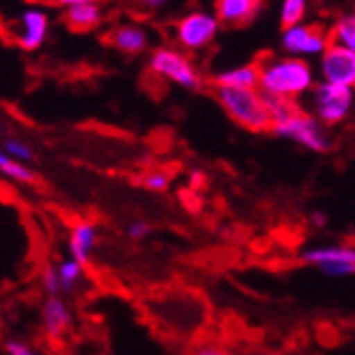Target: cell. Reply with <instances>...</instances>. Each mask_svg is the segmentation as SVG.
Segmentation results:
<instances>
[{
  "label": "cell",
  "instance_id": "obj_9",
  "mask_svg": "<svg viewBox=\"0 0 355 355\" xmlns=\"http://www.w3.org/2000/svg\"><path fill=\"white\" fill-rule=\"evenodd\" d=\"M300 260L313 268H319L328 277L355 275V247L351 245H317L300 253Z\"/></svg>",
  "mask_w": 355,
  "mask_h": 355
},
{
  "label": "cell",
  "instance_id": "obj_12",
  "mask_svg": "<svg viewBox=\"0 0 355 355\" xmlns=\"http://www.w3.org/2000/svg\"><path fill=\"white\" fill-rule=\"evenodd\" d=\"M107 41L113 49H117L123 55H141L149 47V32L141 24L125 21L109 30Z\"/></svg>",
  "mask_w": 355,
  "mask_h": 355
},
{
  "label": "cell",
  "instance_id": "obj_10",
  "mask_svg": "<svg viewBox=\"0 0 355 355\" xmlns=\"http://www.w3.org/2000/svg\"><path fill=\"white\" fill-rule=\"evenodd\" d=\"M319 77L326 83L355 87V53L343 45L330 43L319 58Z\"/></svg>",
  "mask_w": 355,
  "mask_h": 355
},
{
  "label": "cell",
  "instance_id": "obj_22",
  "mask_svg": "<svg viewBox=\"0 0 355 355\" xmlns=\"http://www.w3.org/2000/svg\"><path fill=\"white\" fill-rule=\"evenodd\" d=\"M3 153L11 155L13 159H19V162H30V159H35V147L15 135L7 137L3 141Z\"/></svg>",
  "mask_w": 355,
  "mask_h": 355
},
{
  "label": "cell",
  "instance_id": "obj_5",
  "mask_svg": "<svg viewBox=\"0 0 355 355\" xmlns=\"http://www.w3.org/2000/svg\"><path fill=\"white\" fill-rule=\"evenodd\" d=\"M270 132L277 135L279 139L292 141L313 153H326L332 147V137L328 132V125L321 123L313 113L298 111L289 119L275 123Z\"/></svg>",
  "mask_w": 355,
  "mask_h": 355
},
{
  "label": "cell",
  "instance_id": "obj_25",
  "mask_svg": "<svg viewBox=\"0 0 355 355\" xmlns=\"http://www.w3.org/2000/svg\"><path fill=\"white\" fill-rule=\"evenodd\" d=\"M5 349H7V355H45V353L37 351L35 347H30L21 340H9L5 345Z\"/></svg>",
  "mask_w": 355,
  "mask_h": 355
},
{
  "label": "cell",
  "instance_id": "obj_15",
  "mask_svg": "<svg viewBox=\"0 0 355 355\" xmlns=\"http://www.w3.org/2000/svg\"><path fill=\"white\" fill-rule=\"evenodd\" d=\"M64 24L75 32H89L98 28L105 19V9L101 3H83L71 9H64Z\"/></svg>",
  "mask_w": 355,
  "mask_h": 355
},
{
  "label": "cell",
  "instance_id": "obj_27",
  "mask_svg": "<svg viewBox=\"0 0 355 355\" xmlns=\"http://www.w3.org/2000/svg\"><path fill=\"white\" fill-rule=\"evenodd\" d=\"M41 3L49 5V7H58V9H71L83 3H101V0H41Z\"/></svg>",
  "mask_w": 355,
  "mask_h": 355
},
{
  "label": "cell",
  "instance_id": "obj_4",
  "mask_svg": "<svg viewBox=\"0 0 355 355\" xmlns=\"http://www.w3.org/2000/svg\"><path fill=\"white\" fill-rule=\"evenodd\" d=\"M223 24L215 15V11L196 9L181 15L173 24V41L187 53H196L213 45Z\"/></svg>",
  "mask_w": 355,
  "mask_h": 355
},
{
  "label": "cell",
  "instance_id": "obj_18",
  "mask_svg": "<svg viewBox=\"0 0 355 355\" xmlns=\"http://www.w3.org/2000/svg\"><path fill=\"white\" fill-rule=\"evenodd\" d=\"M0 173L11 183L19 185H30L37 181V175L28 166V162H19V159H13L7 153H0Z\"/></svg>",
  "mask_w": 355,
  "mask_h": 355
},
{
  "label": "cell",
  "instance_id": "obj_30",
  "mask_svg": "<svg viewBox=\"0 0 355 355\" xmlns=\"http://www.w3.org/2000/svg\"><path fill=\"white\" fill-rule=\"evenodd\" d=\"M313 219H315V221H313L315 225H326V215L315 213V215H313Z\"/></svg>",
  "mask_w": 355,
  "mask_h": 355
},
{
  "label": "cell",
  "instance_id": "obj_3",
  "mask_svg": "<svg viewBox=\"0 0 355 355\" xmlns=\"http://www.w3.org/2000/svg\"><path fill=\"white\" fill-rule=\"evenodd\" d=\"M147 69L153 77L162 81H171L183 89L193 92L202 87V75L198 67L193 64L189 53L183 51L181 47L164 45V47L153 49L147 60Z\"/></svg>",
  "mask_w": 355,
  "mask_h": 355
},
{
  "label": "cell",
  "instance_id": "obj_19",
  "mask_svg": "<svg viewBox=\"0 0 355 355\" xmlns=\"http://www.w3.org/2000/svg\"><path fill=\"white\" fill-rule=\"evenodd\" d=\"M330 39L336 45H343L355 53V13H347L338 17L330 30Z\"/></svg>",
  "mask_w": 355,
  "mask_h": 355
},
{
  "label": "cell",
  "instance_id": "obj_6",
  "mask_svg": "<svg viewBox=\"0 0 355 355\" xmlns=\"http://www.w3.org/2000/svg\"><path fill=\"white\" fill-rule=\"evenodd\" d=\"M355 105V89L319 81L311 92V111L324 125L343 123Z\"/></svg>",
  "mask_w": 355,
  "mask_h": 355
},
{
  "label": "cell",
  "instance_id": "obj_11",
  "mask_svg": "<svg viewBox=\"0 0 355 355\" xmlns=\"http://www.w3.org/2000/svg\"><path fill=\"white\" fill-rule=\"evenodd\" d=\"M213 11L223 26L241 28L260 17L264 11V0H215Z\"/></svg>",
  "mask_w": 355,
  "mask_h": 355
},
{
  "label": "cell",
  "instance_id": "obj_16",
  "mask_svg": "<svg viewBox=\"0 0 355 355\" xmlns=\"http://www.w3.org/2000/svg\"><path fill=\"white\" fill-rule=\"evenodd\" d=\"M215 85L241 87V89H260V62L241 64V67L225 69L215 77Z\"/></svg>",
  "mask_w": 355,
  "mask_h": 355
},
{
  "label": "cell",
  "instance_id": "obj_14",
  "mask_svg": "<svg viewBox=\"0 0 355 355\" xmlns=\"http://www.w3.org/2000/svg\"><path fill=\"white\" fill-rule=\"evenodd\" d=\"M96 243H98V228H96V223L77 221L71 228L69 251H71V257H75V260H79L81 264H85V266L89 264Z\"/></svg>",
  "mask_w": 355,
  "mask_h": 355
},
{
  "label": "cell",
  "instance_id": "obj_26",
  "mask_svg": "<svg viewBox=\"0 0 355 355\" xmlns=\"http://www.w3.org/2000/svg\"><path fill=\"white\" fill-rule=\"evenodd\" d=\"M149 232H151V225L145 221H135V223L128 225V236H130L132 241H143V239H147Z\"/></svg>",
  "mask_w": 355,
  "mask_h": 355
},
{
  "label": "cell",
  "instance_id": "obj_20",
  "mask_svg": "<svg viewBox=\"0 0 355 355\" xmlns=\"http://www.w3.org/2000/svg\"><path fill=\"white\" fill-rule=\"evenodd\" d=\"M309 13V0H281V9H279V21L281 28H289L302 24Z\"/></svg>",
  "mask_w": 355,
  "mask_h": 355
},
{
  "label": "cell",
  "instance_id": "obj_2",
  "mask_svg": "<svg viewBox=\"0 0 355 355\" xmlns=\"http://www.w3.org/2000/svg\"><path fill=\"white\" fill-rule=\"evenodd\" d=\"M215 101L236 125L249 132L272 130V119L264 103L262 89H241L215 85Z\"/></svg>",
  "mask_w": 355,
  "mask_h": 355
},
{
  "label": "cell",
  "instance_id": "obj_1",
  "mask_svg": "<svg viewBox=\"0 0 355 355\" xmlns=\"http://www.w3.org/2000/svg\"><path fill=\"white\" fill-rule=\"evenodd\" d=\"M315 69L304 58L268 55L260 60V89L281 98L298 101L315 87Z\"/></svg>",
  "mask_w": 355,
  "mask_h": 355
},
{
  "label": "cell",
  "instance_id": "obj_23",
  "mask_svg": "<svg viewBox=\"0 0 355 355\" xmlns=\"http://www.w3.org/2000/svg\"><path fill=\"white\" fill-rule=\"evenodd\" d=\"M143 187L155 193H162L171 187V175L162 168H153L143 177Z\"/></svg>",
  "mask_w": 355,
  "mask_h": 355
},
{
  "label": "cell",
  "instance_id": "obj_13",
  "mask_svg": "<svg viewBox=\"0 0 355 355\" xmlns=\"http://www.w3.org/2000/svg\"><path fill=\"white\" fill-rule=\"evenodd\" d=\"M41 324L47 336L62 338L73 326V311L60 296H47L41 306Z\"/></svg>",
  "mask_w": 355,
  "mask_h": 355
},
{
  "label": "cell",
  "instance_id": "obj_8",
  "mask_svg": "<svg viewBox=\"0 0 355 355\" xmlns=\"http://www.w3.org/2000/svg\"><path fill=\"white\" fill-rule=\"evenodd\" d=\"M330 30L315 26V24H296L283 28L281 32V49L287 55L296 58H321L324 51L330 47Z\"/></svg>",
  "mask_w": 355,
  "mask_h": 355
},
{
  "label": "cell",
  "instance_id": "obj_17",
  "mask_svg": "<svg viewBox=\"0 0 355 355\" xmlns=\"http://www.w3.org/2000/svg\"><path fill=\"white\" fill-rule=\"evenodd\" d=\"M55 270L62 283V292H75L85 279V264H81L75 257H64V260H60L55 264Z\"/></svg>",
  "mask_w": 355,
  "mask_h": 355
},
{
  "label": "cell",
  "instance_id": "obj_7",
  "mask_svg": "<svg viewBox=\"0 0 355 355\" xmlns=\"http://www.w3.org/2000/svg\"><path fill=\"white\" fill-rule=\"evenodd\" d=\"M49 28H51L49 11L41 5H30L11 24L9 37L11 43L21 51H37L45 45L49 37Z\"/></svg>",
  "mask_w": 355,
  "mask_h": 355
},
{
  "label": "cell",
  "instance_id": "obj_24",
  "mask_svg": "<svg viewBox=\"0 0 355 355\" xmlns=\"http://www.w3.org/2000/svg\"><path fill=\"white\" fill-rule=\"evenodd\" d=\"M41 285H43L47 296H60L62 294V283H60L55 266H45V270L41 272Z\"/></svg>",
  "mask_w": 355,
  "mask_h": 355
},
{
  "label": "cell",
  "instance_id": "obj_31",
  "mask_svg": "<svg viewBox=\"0 0 355 355\" xmlns=\"http://www.w3.org/2000/svg\"><path fill=\"white\" fill-rule=\"evenodd\" d=\"M353 89H355V87H353Z\"/></svg>",
  "mask_w": 355,
  "mask_h": 355
},
{
  "label": "cell",
  "instance_id": "obj_28",
  "mask_svg": "<svg viewBox=\"0 0 355 355\" xmlns=\"http://www.w3.org/2000/svg\"><path fill=\"white\" fill-rule=\"evenodd\" d=\"M168 3L171 0H141V7L145 11H159V9H164Z\"/></svg>",
  "mask_w": 355,
  "mask_h": 355
},
{
  "label": "cell",
  "instance_id": "obj_21",
  "mask_svg": "<svg viewBox=\"0 0 355 355\" xmlns=\"http://www.w3.org/2000/svg\"><path fill=\"white\" fill-rule=\"evenodd\" d=\"M264 94V92H262ZM264 103H266V109L270 113V119H272V125L275 123H281L285 119H289L292 115H296L300 109L296 107L294 101L289 98H281V96H272V94H264Z\"/></svg>",
  "mask_w": 355,
  "mask_h": 355
},
{
  "label": "cell",
  "instance_id": "obj_29",
  "mask_svg": "<svg viewBox=\"0 0 355 355\" xmlns=\"http://www.w3.org/2000/svg\"><path fill=\"white\" fill-rule=\"evenodd\" d=\"M196 355H232V353L223 351V349H219V347H202V349L196 351Z\"/></svg>",
  "mask_w": 355,
  "mask_h": 355
}]
</instances>
